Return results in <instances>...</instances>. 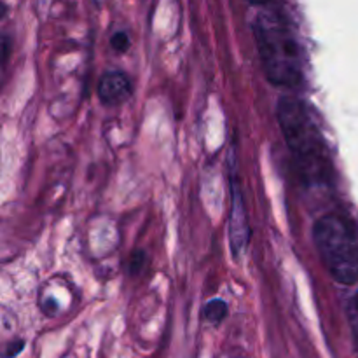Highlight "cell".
I'll return each mask as SVG.
<instances>
[{
	"mask_svg": "<svg viewBox=\"0 0 358 358\" xmlns=\"http://www.w3.org/2000/svg\"><path fill=\"white\" fill-rule=\"evenodd\" d=\"M278 122L299 177L310 185L331 184L334 170L327 143L306 105L294 96H282Z\"/></svg>",
	"mask_w": 358,
	"mask_h": 358,
	"instance_id": "obj_1",
	"label": "cell"
},
{
	"mask_svg": "<svg viewBox=\"0 0 358 358\" xmlns=\"http://www.w3.org/2000/svg\"><path fill=\"white\" fill-rule=\"evenodd\" d=\"M252 30L269 83L280 87L299 86L303 80V58L299 42L289 23L276 13H259Z\"/></svg>",
	"mask_w": 358,
	"mask_h": 358,
	"instance_id": "obj_2",
	"label": "cell"
},
{
	"mask_svg": "<svg viewBox=\"0 0 358 358\" xmlns=\"http://www.w3.org/2000/svg\"><path fill=\"white\" fill-rule=\"evenodd\" d=\"M313 240L325 269L336 282L358 283V231L352 220L336 213L324 215L315 224Z\"/></svg>",
	"mask_w": 358,
	"mask_h": 358,
	"instance_id": "obj_3",
	"label": "cell"
},
{
	"mask_svg": "<svg viewBox=\"0 0 358 358\" xmlns=\"http://www.w3.org/2000/svg\"><path fill=\"white\" fill-rule=\"evenodd\" d=\"M131 80L121 70H110L105 72L98 80V98L103 105L115 107L121 105L131 96Z\"/></svg>",
	"mask_w": 358,
	"mask_h": 358,
	"instance_id": "obj_4",
	"label": "cell"
},
{
	"mask_svg": "<svg viewBox=\"0 0 358 358\" xmlns=\"http://www.w3.org/2000/svg\"><path fill=\"white\" fill-rule=\"evenodd\" d=\"M248 229L247 215H245L243 201H241L240 191H234L233 194V215H231V247H233L234 257H240L241 252H245L248 245Z\"/></svg>",
	"mask_w": 358,
	"mask_h": 358,
	"instance_id": "obj_5",
	"label": "cell"
},
{
	"mask_svg": "<svg viewBox=\"0 0 358 358\" xmlns=\"http://www.w3.org/2000/svg\"><path fill=\"white\" fill-rule=\"evenodd\" d=\"M203 317L206 322L212 325H219L224 318L227 317V304L222 299H212L206 303L205 310H203Z\"/></svg>",
	"mask_w": 358,
	"mask_h": 358,
	"instance_id": "obj_6",
	"label": "cell"
},
{
	"mask_svg": "<svg viewBox=\"0 0 358 358\" xmlns=\"http://www.w3.org/2000/svg\"><path fill=\"white\" fill-rule=\"evenodd\" d=\"M110 45L114 48V51L117 52H126L131 45V41H129V35L126 31H115L110 38Z\"/></svg>",
	"mask_w": 358,
	"mask_h": 358,
	"instance_id": "obj_7",
	"label": "cell"
},
{
	"mask_svg": "<svg viewBox=\"0 0 358 358\" xmlns=\"http://www.w3.org/2000/svg\"><path fill=\"white\" fill-rule=\"evenodd\" d=\"M143 266H145V252H133L131 257H129V273H131V275H138L143 269Z\"/></svg>",
	"mask_w": 358,
	"mask_h": 358,
	"instance_id": "obj_8",
	"label": "cell"
},
{
	"mask_svg": "<svg viewBox=\"0 0 358 358\" xmlns=\"http://www.w3.org/2000/svg\"><path fill=\"white\" fill-rule=\"evenodd\" d=\"M23 346H24L23 341H17L16 345H14V343H10L9 348L6 350V355H3V358H13V357H16L17 353H20L21 350H23Z\"/></svg>",
	"mask_w": 358,
	"mask_h": 358,
	"instance_id": "obj_9",
	"label": "cell"
},
{
	"mask_svg": "<svg viewBox=\"0 0 358 358\" xmlns=\"http://www.w3.org/2000/svg\"><path fill=\"white\" fill-rule=\"evenodd\" d=\"M247 2L254 3V6H266V3L271 2V0H247Z\"/></svg>",
	"mask_w": 358,
	"mask_h": 358,
	"instance_id": "obj_10",
	"label": "cell"
}]
</instances>
